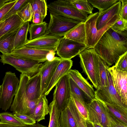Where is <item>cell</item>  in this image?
Returning a JSON list of instances; mask_svg holds the SVG:
<instances>
[{
  "instance_id": "6da1fadb",
  "label": "cell",
  "mask_w": 127,
  "mask_h": 127,
  "mask_svg": "<svg viewBox=\"0 0 127 127\" xmlns=\"http://www.w3.org/2000/svg\"><path fill=\"white\" fill-rule=\"evenodd\" d=\"M93 48L109 66L115 64L127 52V31L119 33L110 28Z\"/></svg>"
},
{
  "instance_id": "7a4b0ae2",
  "label": "cell",
  "mask_w": 127,
  "mask_h": 127,
  "mask_svg": "<svg viewBox=\"0 0 127 127\" xmlns=\"http://www.w3.org/2000/svg\"><path fill=\"white\" fill-rule=\"evenodd\" d=\"M30 78L25 74H21L17 93L10 110L13 113H17L26 115L32 118L35 108L40 98L35 100L31 101L26 97L25 87Z\"/></svg>"
},
{
  "instance_id": "3957f363",
  "label": "cell",
  "mask_w": 127,
  "mask_h": 127,
  "mask_svg": "<svg viewBox=\"0 0 127 127\" xmlns=\"http://www.w3.org/2000/svg\"><path fill=\"white\" fill-rule=\"evenodd\" d=\"M99 14L97 12L90 14L84 22L88 48H93L105 32L119 19V14L116 15L104 27L98 31L96 27V22Z\"/></svg>"
},
{
  "instance_id": "277c9868",
  "label": "cell",
  "mask_w": 127,
  "mask_h": 127,
  "mask_svg": "<svg viewBox=\"0 0 127 127\" xmlns=\"http://www.w3.org/2000/svg\"><path fill=\"white\" fill-rule=\"evenodd\" d=\"M80 63L83 72L96 89L98 88L99 77L98 71V55L93 48L85 49L79 55Z\"/></svg>"
},
{
  "instance_id": "5b68a950",
  "label": "cell",
  "mask_w": 127,
  "mask_h": 127,
  "mask_svg": "<svg viewBox=\"0 0 127 127\" xmlns=\"http://www.w3.org/2000/svg\"><path fill=\"white\" fill-rule=\"evenodd\" d=\"M0 57V61L3 65H11L21 74L28 75L30 78L39 73L43 64L24 59L12 54H2Z\"/></svg>"
},
{
  "instance_id": "8992f818",
  "label": "cell",
  "mask_w": 127,
  "mask_h": 127,
  "mask_svg": "<svg viewBox=\"0 0 127 127\" xmlns=\"http://www.w3.org/2000/svg\"><path fill=\"white\" fill-rule=\"evenodd\" d=\"M50 13L63 16L85 22L88 15L78 10L71 0H58L50 2L47 5Z\"/></svg>"
},
{
  "instance_id": "52a82bcc",
  "label": "cell",
  "mask_w": 127,
  "mask_h": 127,
  "mask_svg": "<svg viewBox=\"0 0 127 127\" xmlns=\"http://www.w3.org/2000/svg\"><path fill=\"white\" fill-rule=\"evenodd\" d=\"M19 82L15 73L7 71L3 79L0 96V108L6 111L11 105L13 98L16 94Z\"/></svg>"
},
{
  "instance_id": "ba28073f",
  "label": "cell",
  "mask_w": 127,
  "mask_h": 127,
  "mask_svg": "<svg viewBox=\"0 0 127 127\" xmlns=\"http://www.w3.org/2000/svg\"><path fill=\"white\" fill-rule=\"evenodd\" d=\"M107 72L108 85L103 88H99L95 91V98L99 101L109 104L127 113V106L122 102L120 96L114 87L110 74L108 70Z\"/></svg>"
},
{
  "instance_id": "9c48e42d",
  "label": "cell",
  "mask_w": 127,
  "mask_h": 127,
  "mask_svg": "<svg viewBox=\"0 0 127 127\" xmlns=\"http://www.w3.org/2000/svg\"><path fill=\"white\" fill-rule=\"evenodd\" d=\"M81 23L77 20L50 13V19L45 34L63 37Z\"/></svg>"
},
{
  "instance_id": "30bf717a",
  "label": "cell",
  "mask_w": 127,
  "mask_h": 127,
  "mask_svg": "<svg viewBox=\"0 0 127 127\" xmlns=\"http://www.w3.org/2000/svg\"><path fill=\"white\" fill-rule=\"evenodd\" d=\"M87 45L63 36L58 46L56 54L63 59L71 60L85 49Z\"/></svg>"
},
{
  "instance_id": "8fae6325",
  "label": "cell",
  "mask_w": 127,
  "mask_h": 127,
  "mask_svg": "<svg viewBox=\"0 0 127 127\" xmlns=\"http://www.w3.org/2000/svg\"><path fill=\"white\" fill-rule=\"evenodd\" d=\"M53 94V99L58 110L61 112L67 106L71 98L68 76H63L56 85Z\"/></svg>"
},
{
  "instance_id": "7c38bea8",
  "label": "cell",
  "mask_w": 127,
  "mask_h": 127,
  "mask_svg": "<svg viewBox=\"0 0 127 127\" xmlns=\"http://www.w3.org/2000/svg\"><path fill=\"white\" fill-rule=\"evenodd\" d=\"M108 69L114 87L120 96L122 102L127 106V71L119 70L115 65Z\"/></svg>"
},
{
  "instance_id": "4fadbf2b",
  "label": "cell",
  "mask_w": 127,
  "mask_h": 127,
  "mask_svg": "<svg viewBox=\"0 0 127 127\" xmlns=\"http://www.w3.org/2000/svg\"><path fill=\"white\" fill-rule=\"evenodd\" d=\"M62 37L45 34L34 39L28 40L22 47L39 50H52L56 52Z\"/></svg>"
},
{
  "instance_id": "5bb4252c",
  "label": "cell",
  "mask_w": 127,
  "mask_h": 127,
  "mask_svg": "<svg viewBox=\"0 0 127 127\" xmlns=\"http://www.w3.org/2000/svg\"><path fill=\"white\" fill-rule=\"evenodd\" d=\"M50 50L37 49L23 46L15 49L11 54L24 59L42 63L46 61V55Z\"/></svg>"
},
{
  "instance_id": "9a60e30c",
  "label": "cell",
  "mask_w": 127,
  "mask_h": 127,
  "mask_svg": "<svg viewBox=\"0 0 127 127\" xmlns=\"http://www.w3.org/2000/svg\"><path fill=\"white\" fill-rule=\"evenodd\" d=\"M62 59L56 57L53 61H46L43 64L39 73L41 76L42 96L44 95L46 89Z\"/></svg>"
},
{
  "instance_id": "2e32d148",
  "label": "cell",
  "mask_w": 127,
  "mask_h": 127,
  "mask_svg": "<svg viewBox=\"0 0 127 127\" xmlns=\"http://www.w3.org/2000/svg\"><path fill=\"white\" fill-rule=\"evenodd\" d=\"M73 65L71 60L62 59L58 65L52 77L45 90L44 95H48L60 80L67 74Z\"/></svg>"
},
{
  "instance_id": "e0dca14e",
  "label": "cell",
  "mask_w": 127,
  "mask_h": 127,
  "mask_svg": "<svg viewBox=\"0 0 127 127\" xmlns=\"http://www.w3.org/2000/svg\"><path fill=\"white\" fill-rule=\"evenodd\" d=\"M85 93L90 101L95 99V91L91 84L76 69H70L67 73Z\"/></svg>"
},
{
  "instance_id": "ac0fdd59",
  "label": "cell",
  "mask_w": 127,
  "mask_h": 127,
  "mask_svg": "<svg viewBox=\"0 0 127 127\" xmlns=\"http://www.w3.org/2000/svg\"><path fill=\"white\" fill-rule=\"evenodd\" d=\"M27 97L31 101L39 99L42 96L41 76L39 74L30 78L25 87Z\"/></svg>"
},
{
  "instance_id": "d6986e66",
  "label": "cell",
  "mask_w": 127,
  "mask_h": 127,
  "mask_svg": "<svg viewBox=\"0 0 127 127\" xmlns=\"http://www.w3.org/2000/svg\"><path fill=\"white\" fill-rule=\"evenodd\" d=\"M122 3L120 0L113 5L99 13L96 22V27L98 31L102 28L116 14H119Z\"/></svg>"
},
{
  "instance_id": "ffe728a7",
  "label": "cell",
  "mask_w": 127,
  "mask_h": 127,
  "mask_svg": "<svg viewBox=\"0 0 127 127\" xmlns=\"http://www.w3.org/2000/svg\"><path fill=\"white\" fill-rule=\"evenodd\" d=\"M101 103L100 101L95 98L86 104L88 120L93 123L101 124L102 114Z\"/></svg>"
},
{
  "instance_id": "44dd1931",
  "label": "cell",
  "mask_w": 127,
  "mask_h": 127,
  "mask_svg": "<svg viewBox=\"0 0 127 127\" xmlns=\"http://www.w3.org/2000/svg\"><path fill=\"white\" fill-rule=\"evenodd\" d=\"M4 21V23L0 29V37L5 34L18 30L25 23L17 14Z\"/></svg>"
},
{
  "instance_id": "7402d4cb",
  "label": "cell",
  "mask_w": 127,
  "mask_h": 127,
  "mask_svg": "<svg viewBox=\"0 0 127 127\" xmlns=\"http://www.w3.org/2000/svg\"><path fill=\"white\" fill-rule=\"evenodd\" d=\"M18 30L5 34L0 37V52L2 54H11L15 49L14 40Z\"/></svg>"
},
{
  "instance_id": "603a6c76",
  "label": "cell",
  "mask_w": 127,
  "mask_h": 127,
  "mask_svg": "<svg viewBox=\"0 0 127 127\" xmlns=\"http://www.w3.org/2000/svg\"><path fill=\"white\" fill-rule=\"evenodd\" d=\"M64 36L86 45L85 23L81 22L79 24L67 33Z\"/></svg>"
},
{
  "instance_id": "cb8c5ba5",
  "label": "cell",
  "mask_w": 127,
  "mask_h": 127,
  "mask_svg": "<svg viewBox=\"0 0 127 127\" xmlns=\"http://www.w3.org/2000/svg\"><path fill=\"white\" fill-rule=\"evenodd\" d=\"M48 101L46 96L40 97L35 108L32 118L37 122L45 119L46 115L49 113Z\"/></svg>"
},
{
  "instance_id": "d4e9b609",
  "label": "cell",
  "mask_w": 127,
  "mask_h": 127,
  "mask_svg": "<svg viewBox=\"0 0 127 127\" xmlns=\"http://www.w3.org/2000/svg\"><path fill=\"white\" fill-rule=\"evenodd\" d=\"M109 66L98 56V71L99 77L98 88L107 87L108 85L107 69Z\"/></svg>"
},
{
  "instance_id": "484cf974",
  "label": "cell",
  "mask_w": 127,
  "mask_h": 127,
  "mask_svg": "<svg viewBox=\"0 0 127 127\" xmlns=\"http://www.w3.org/2000/svg\"><path fill=\"white\" fill-rule=\"evenodd\" d=\"M29 25V22L25 23L18 30L14 41L15 49L22 47L28 41L27 36Z\"/></svg>"
},
{
  "instance_id": "4316f807",
  "label": "cell",
  "mask_w": 127,
  "mask_h": 127,
  "mask_svg": "<svg viewBox=\"0 0 127 127\" xmlns=\"http://www.w3.org/2000/svg\"><path fill=\"white\" fill-rule=\"evenodd\" d=\"M68 76L70 94L74 95L83 104L86 106V103L90 101L84 92L78 86L70 76Z\"/></svg>"
},
{
  "instance_id": "83f0119b",
  "label": "cell",
  "mask_w": 127,
  "mask_h": 127,
  "mask_svg": "<svg viewBox=\"0 0 127 127\" xmlns=\"http://www.w3.org/2000/svg\"><path fill=\"white\" fill-rule=\"evenodd\" d=\"M60 120V127H78L67 106L61 112Z\"/></svg>"
},
{
  "instance_id": "f1b7e54d",
  "label": "cell",
  "mask_w": 127,
  "mask_h": 127,
  "mask_svg": "<svg viewBox=\"0 0 127 127\" xmlns=\"http://www.w3.org/2000/svg\"><path fill=\"white\" fill-rule=\"evenodd\" d=\"M48 24L45 22L40 24L32 23L30 25L28 32L30 36L28 40H32L41 36L46 33Z\"/></svg>"
},
{
  "instance_id": "f546056e",
  "label": "cell",
  "mask_w": 127,
  "mask_h": 127,
  "mask_svg": "<svg viewBox=\"0 0 127 127\" xmlns=\"http://www.w3.org/2000/svg\"><path fill=\"white\" fill-rule=\"evenodd\" d=\"M48 106L50 117L48 127H60L61 112L57 109L54 100H53Z\"/></svg>"
},
{
  "instance_id": "4dcf8cb0",
  "label": "cell",
  "mask_w": 127,
  "mask_h": 127,
  "mask_svg": "<svg viewBox=\"0 0 127 127\" xmlns=\"http://www.w3.org/2000/svg\"><path fill=\"white\" fill-rule=\"evenodd\" d=\"M69 107L78 127H87L86 120L77 109L74 102L71 97L68 103Z\"/></svg>"
},
{
  "instance_id": "1f68e13d",
  "label": "cell",
  "mask_w": 127,
  "mask_h": 127,
  "mask_svg": "<svg viewBox=\"0 0 127 127\" xmlns=\"http://www.w3.org/2000/svg\"><path fill=\"white\" fill-rule=\"evenodd\" d=\"M101 102L103 103L106 109L109 113L121 122L127 125V113L113 106L106 103Z\"/></svg>"
},
{
  "instance_id": "d6a6232c",
  "label": "cell",
  "mask_w": 127,
  "mask_h": 127,
  "mask_svg": "<svg viewBox=\"0 0 127 127\" xmlns=\"http://www.w3.org/2000/svg\"><path fill=\"white\" fill-rule=\"evenodd\" d=\"M0 122L21 127L27 125L15 116L14 114L7 112L0 113Z\"/></svg>"
},
{
  "instance_id": "836d02e7",
  "label": "cell",
  "mask_w": 127,
  "mask_h": 127,
  "mask_svg": "<svg viewBox=\"0 0 127 127\" xmlns=\"http://www.w3.org/2000/svg\"><path fill=\"white\" fill-rule=\"evenodd\" d=\"M71 0L76 8L82 13L87 14H91L93 13V7L88 0Z\"/></svg>"
},
{
  "instance_id": "e575fe53",
  "label": "cell",
  "mask_w": 127,
  "mask_h": 127,
  "mask_svg": "<svg viewBox=\"0 0 127 127\" xmlns=\"http://www.w3.org/2000/svg\"><path fill=\"white\" fill-rule=\"evenodd\" d=\"M93 7L96 8L100 13L109 8L116 3L118 0H88Z\"/></svg>"
},
{
  "instance_id": "d590c367",
  "label": "cell",
  "mask_w": 127,
  "mask_h": 127,
  "mask_svg": "<svg viewBox=\"0 0 127 127\" xmlns=\"http://www.w3.org/2000/svg\"><path fill=\"white\" fill-rule=\"evenodd\" d=\"M30 2L17 13V14L24 23L31 22L32 18L33 11Z\"/></svg>"
},
{
  "instance_id": "8d00e7d4",
  "label": "cell",
  "mask_w": 127,
  "mask_h": 127,
  "mask_svg": "<svg viewBox=\"0 0 127 127\" xmlns=\"http://www.w3.org/2000/svg\"><path fill=\"white\" fill-rule=\"evenodd\" d=\"M33 12L37 11L45 17L47 14L48 6L45 0H30Z\"/></svg>"
},
{
  "instance_id": "74e56055",
  "label": "cell",
  "mask_w": 127,
  "mask_h": 127,
  "mask_svg": "<svg viewBox=\"0 0 127 127\" xmlns=\"http://www.w3.org/2000/svg\"><path fill=\"white\" fill-rule=\"evenodd\" d=\"M30 0H18L7 14L2 19L1 22L6 20L12 16L17 14L26 4L29 2Z\"/></svg>"
},
{
  "instance_id": "f35d334b",
  "label": "cell",
  "mask_w": 127,
  "mask_h": 127,
  "mask_svg": "<svg viewBox=\"0 0 127 127\" xmlns=\"http://www.w3.org/2000/svg\"><path fill=\"white\" fill-rule=\"evenodd\" d=\"M111 28L115 32L119 33L127 31V20L119 18V20Z\"/></svg>"
},
{
  "instance_id": "ab89813d",
  "label": "cell",
  "mask_w": 127,
  "mask_h": 127,
  "mask_svg": "<svg viewBox=\"0 0 127 127\" xmlns=\"http://www.w3.org/2000/svg\"><path fill=\"white\" fill-rule=\"evenodd\" d=\"M71 96L78 111L86 120H88V112L86 106L83 104L71 94Z\"/></svg>"
},
{
  "instance_id": "60d3db41",
  "label": "cell",
  "mask_w": 127,
  "mask_h": 127,
  "mask_svg": "<svg viewBox=\"0 0 127 127\" xmlns=\"http://www.w3.org/2000/svg\"><path fill=\"white\" fill-rule=\"evenodd\" d=\"M115 66L119 70L127 71V52L120 57Z\"/></svg>"
},
{
  "instance_id": "b9f144b4",
  "label": "cell",
  "mask_w": 127,
  "mask_h": 127,
  "mask_svg": "<svg viewBox=\"0 0 127 127\" xmlns=\"http://www.w3.org/2000/svg\"><path fill=\"white\" fill-rule=\"evenodd\" d=\"M18 0H11L6 3L0 9V22Z\"/></svg>"
},
{
  "instance_id": "7bdbcfd3",
  "label": "cell",
  "mask_w": 127,
  "mask_h": 127,
  "mask_svg": "<svg viewBox=\"0 0 127 127\" xmlns=\"http://www.w3.org/2000/svg\"><path fill=\"white\" fill-rule=\"evenodd\" d=\"M101 102L102 110L101 124L103 127H111L106 109L103 103Z\"/></svg>"
},
{
  "instance_id": "ee69618b",
  "label": "cell",
  "mask_w": 127,
  "mask_h": 127,
  "mask_svg": "<svg viewBox=\"0 0 127 127\" xmlns=\"http://www.w3.org/2000/svg\"><path fill=\"white\" fill-rule=\"evenodd\" d=\"M106 109L111 127H127V125L121 122Z\"/></svg>"
},
{
  "instance_id": "f6af8a7d",
  "label": "cell",
  "mask_w": 127,
  "mask_h": 127,
  "mask_svg": "<svg viewBox=\"0 0 127 127\" xmlns=\"http://www.w3.org/2000/svg\"><path fill=\"white\" fill-rule=\"evenodd\" d=\"M14 115L26 125H32L36 123V121L30 116L17 113H14Z\"/></svg>"
},
{
  "instance_id": "bcb514c9",
  "label": "cell",
  "mask_w": 127,
  "mask_h": 127,
  "mask_svg": "<svg viewBox=\"0 0 127 127\" xmlns=\"http://www.w3.org/2000/svg\"><path fill=\"white\" fill-rule=\"evenodd\" d=\"M122 3L121 9L119 14V18L127 20V0H120Z\"/></svg>"
},
{
  "instance_id": "7dc6e473",
  "label": "cell",
  "mask_w": 127,
  "mask_h": 127,
  "mask_svg": "<svg viewBox=\"0 0 127 127\" xmlns=\"http://www.w3.org/2000/svg\"><path fill=\"white\" fill-rule=\"evenodd\" d=\"M45 17L40 13L37 11L33 12L32 19V23L34 24H40L43 23Z\"/></svg>"
},
{
  "instance_id": "c3c4849f",
  "label": "cell",
  "mask_w": 127,
  "mask_h": 127,
  "mask_svg": "<svg viewBox=\"0 0 127 127\" xmlns=\"http://www.w3.org/2000/svg\"><path fill=\"white\" fill-rule=\"evenodd\" d=\"M56 53L55 51L52 50H50L46 55V61H53L55 58Z\"/></svg>"
},
{
  "instance_id": "681fc988",
  "label": "cell",
  "mask_w": 127,
  "mask_h": 127,
  "mask_svg": "<svg viewBox=\"0 0 127 127\" xmlns=\"http://www.w3.org/2000/svg\"><path fill=\"white\" fill-rule=\"evenodd\" d=\"M25 127L19 126L11 124L2 123L0 122V127Z\"/></svg>"
},
{
  "instance_id": "f907efd6",
  "label": "cell",
  "mask_w": 127,
  "mask_h": 127,
  "mask_svg": "<svg viewBox=\"0 0 127 127\" xmlns=\"http://www.w3.org/2000/svg\"><path fill=\"white\" fill-rule=\"evenodd\" d=\"M25 127H47L38 123L37 122L31 125H28Z\"/></svg>"
},
{
  "instance_id": "816d5d0a",
  "label": "cell",
  "mask_w": 127,
  "mask_h": 127,
  "mask_svg": "<svg viewBox=\"0 0 127 127\" xmlns=\"http://www.w3.org/2000/svg\"><path fill=\"white\" fill-rule=\"evenodd\" d=\"M11 0H0V9L6 3L10 1Z\"/></svg>"
},
{
  "instance_id": "f5cc1de1",
  "label": "cell",
  "mask_w": 127,
  "mask_h": 127,
  "mask_svg": "<svg viewBox=\"0 0 127 127\" xmlns=\"http://www.w3.org/2000/svg\"><path fill=\"white\" fill-rule=\"evenodd\" d=\"M86 122L87 127H94L92 123L89 120H86Z\"/></svg>"
},
{
  "instance_id": "db71d44e",
  "label": "cell",
  "mask_w": 127,
  "mask_h": 127,
  "mask_svg": "<svg viewBox=\"0 0 127 127\" xmlns=\"http://www.w3.org/2000/svg\"><path fill=\"white\" fill-rule=\"evenodd\" d=\"M93 124L94 127H103L100 124L95 123H93Z\"/></svg>"
},
{
  "instance_id": "11a10c76",
  "label": "cell",
  "mask_w": 127,
  "mask_h": 127,
  "mask_svg": "<svg viewBox=\"0 0 127 127\" xmlns=\"http://www.w3.org/2000/svg\"><path fill=\"white\" fill-rule=\"evenodd\" d=\"M4 23V21H2V22H0V29L1 28L2 26H3V25Z\"/></svg>"
},
{
  "instance_id": "9f6ffc18",
  "label": "cell",
  "mask_w": 127,
  "mask_h": 127,
  "mask_svg": "<svg viewBox=\"0 0 127 127\" xmlns=\"http://www.w3.org/2000/svg\"><path fill=\"white\" fill-rule=\"evenodd\" d=\"M1 85H0V96L1 93Z\"/></svg>"
}]
</instances>
